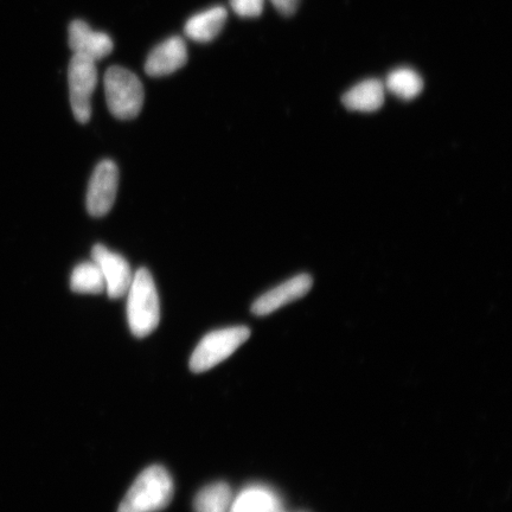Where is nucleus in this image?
<instances>
[{
  "label": "nucleus",
  "instance_id": "obj_1",
  "mask_svg": "<svg viewBox=\"0 0 512 512\" xmlns=\"http://www.w3.org/2000/svg\"><path fill=\"white\" fill-rule=\"evenodd\" d=\"M127 319L134 336L143 338L157 329L160 304L155 281L146 268L133 275L127 291Z\"/></svg>",
  "mask_w": 512,
  "mask_h": 512
},
{
  "label": "nucleus",
  "instance_id": "obj_2",
  "mask_svg": "<svg viewBox=\"0 0 512 512\" xmlns=\"http://www.w3.org/2000/svg\"><path fill=\"white\" fill-rule=\"evenodd\" d=\"M174 496V483L163 466L146 469L128 490L118 512H157L165 509Z\"/></svg>",
  "mask_w": 512,
  "mask_h": 512
},
{
  "label": "nucleus",
  "instance_id": "obj_3",
  "mask_svg": "<svg viewBox=\"0 0 512 512\" xmlns=\"http://www.w3.org/2000/svg\"><path fill=\"white\" fill-rule=\"evenodd\" d=\"M104 82L107 105L114 117L121 120L138 117L144 104V87L138 76L114 66L108 68Z\"/></svg>",
  "mask_w": 512,
  "mask_h": 512
},
{
  "label": "nucleus",
  "instance_id": "obj_4",
  "mask_svg": "<svg viewBox=\"0 0 512 512\" xmlns=\"http://www.w3.org/2000/svg\"><path fill=\"white\" fill-rule=\"evenodd\" d=\"M251 337L246 326H233L210 332L202 339L191 356L190 368L194 373H203L227 360Z\"/></svg>",
  "mask_w": 512,
  "mask_h": 512
},
{
  "label": "nucleus",
  "instance_id": "obj_5",
  "mask_svg": "<svg viewBox=\"0 0 512 512\" xmlns=\"http://www.w3.org/2000/svg\"><path fill=\"white\" fill-rule=\"evenodd\" d=\"M70 105L80 124H87L92 115V95L98 85L96 62L73 55L68 67Z\"/></svg>",
  "mask_w": 512,
  "mask_h": 512
},
{
  "label": "nucleus",
  "instance_id": "obj_6",
  "mask_svg": "<svg viewBox=\"0 0 512 512\" xmlns=\"http://www.w3.org/2000/svg\"><path fill=\"white\" fill-rule=\"evenodd\" d=\"M119 170L112 160H102L93 172L87 191V210L94 217L110 213L117 197Z\"/></svg>",
  "mask_w": 512,
  "mask_h": 512
},
{
  "label": "nucleus",
  "instance_id": "obj_7",
  "mask_svg": "<svg viewBox=\"0 0 512 512\" xmlns=\"http://www.w3.org/2000/svg\"><path fill=\"white\" fill-rule=\"evenodd\" d=\"M92 259L104 275L108 297L119 299L126 296L132 284L133 274L124 256L111 252L104 245H95Z\"/></svg>",
  "mask_w": 512,
  "mask_h": 512
},
{
  "label": "nucleus",
  "instance_id": "obj_8",
  "mask_svg": "<svg viewBox=\"0 0 512 512\" xmlns=\"http://www.w3.org/2000/svg\"><path fill=\"white\" fill-rule=\"evenodd\" d=\"M312 285L313 280L309 274H299L297 277L274 287L273 290L262 294L259 299L255 300L252 312L256 316L271 315L272 312L281 309V307L305 297L310 292Z\"/></svg>",
  "mask_w": 512,
  "mask_h": 512
},
{
  "label": "nucleus",
  "instance_id": "obj_9",
  "mask_svg": "<svg viewBox=\"0 0 512 512\" xmlns=\"http://www.w3.org/2000/svg\"><path fill=\"white\" fill-rule=\"evenodd\" d=\"M68 43L74 55L93 61L105 59L113 51V41L105 32L94 31L86 22L76 19L70 23Z\"/></svg>",
  "mask_w": 512,
  "mask_h": 512
},
{
  "label": "nucleus",
  "instance_id": "obj_10",
  "mask_svg": "<svg viewBox=\"0 0 512 512\" xmlns=\"http://www.w3.org/2000/svg\"><path fill=\"white\" fill-rule=\"evenodd\" d=\"M188 62V49L183 38L174 36L153 49L145 62V72L152 78H162L177 72Z\"/></svg>",
  "mask_w": 512,
  "mask_h": 512
},
{
  "label": "nucleus",
  "instance_id": "obj_11",
  "mask_svg": "<svg viewBox=\"0 0 512 512\" xmlns=\"http://www.w3.org/2000/svg\"><path fill=\"white\" fill-rule=\"evenodd\" d=\"M228 12L223 6H215L192 16L185 24L184 32L192 41L208 43L220 35L227 22Z\"/></svg>",
  "mask_w": 512,
  "mask_h": 512
},
{
  "label": "nucleus",
  "instance_id": "obj_12",
  "mask_svg": "<svg viewBox=\"0 0 512 512\" xmlns=\"http://www.w3.org/2000/svg\"><path fill=\"white\" fill-rule=\"evenodd\" d=\"M342 101L350 111H379L384 104V85L376 79L362 81L345 93Z\"/></svg>",
  "mask_w": 512,
  "mask_h": 512
},
{
  "label": "nucleus",
  "instance_id": "obj_13",
  "mask_svg": "<svg viewBox=\"0 0 512 512\" xmlns=\"http://www.w3.org/2000/svg\"><path fill=\"white\" fill-rule=\"evenodd\" d=\"M70 288L75 293L101 294L106 291L104 275L93 260L82 262L74 268Z\"/></svg>",
  "mask_w": 512,
  "mask_h": 512
},
{
  "label": "nucleus",
  "instance_id": "obj_14",
  "mask_svg": "<svg viewBox=\"0 0 512 512\" xmlns=\"http://www.w3.org/2000/svg\"><path fill=\"white\" fill-rule=\"evenodd\" d=\"M386 87L389 92L403 100H413L424 89V81L415 70L399 68L388 75Z\"/></svg>",
  "mask_w": 512,
  "mask_h": 512
},
{
  "label": "nucleus",
  "instance_id": "obj_15",
  "mask_svg": "<svg viewBox=\"0 0 512 512\" xmlns=\"http://www.w3.org/2000/svg\"><path fill=\"white\" fill-rule=\"evenodd\" d=\"M233 494L226 483H215L204 488L195 499L196 512H229Z\"/></svg>",
  "mask_w": 512,
  "mask_h": 512
},
{
  "label": "nucleus",
  "instance_id": "obj_16",
  "mask_svg": "<svg viewBox=\"0 0 512 512\" xmlns=\"http://www.w3.org/2000/svg\"><path fill=\"white\" fill-rule=\"evenodd\" d=\"M265 0H230L236 15L243 18L259 17L264 11Z\"/></svg>",
  "mask_w": 512,
  "mask_h": 512
},
{
  "label": "nucleus",
  "instance_id": "obj_17",
  "mask_svg": "<svg viewBox=\"0 0 512 512\" xmlns=\"http://www.w3.org/2000/svg\"><path fill=\"white\" fill-rule=\"evenodd\" d=\"M281 15L291 16L297 11L300 0H271Z\"/></svg>",
  "mask_w": 512,
  "mask_h": 512
}]
</instances>
